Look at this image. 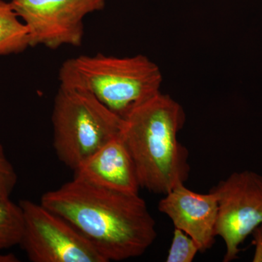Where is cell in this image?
<instances>
[{"instance_id": "15", "label": "cell", "mask_w": 262, "mask_h": 262, "mask_svg": "<svg viewBox=\"0 0 262 262\" xmlns=\"http://www.w3.org/2000/svg\"><path fill=\"white\" fill-rule=\"evenodd\" d=\"M20 261L19 258L17 257L13 253H7L3 254L0 253V262H18Z\"/></svg>"}, {"instance_id": "5", "label": "cell", "mask_w": 262, "mask_h": 262, "mask_svg": "<svg viewBox=\"0 0 262 262\" xmlns=\"http://www.w3.org/2000/svg\"><path fill=\"white\" fill-rule=\"evenodd\" d=\"M24 232L19 246L32 262H107L63 217L29 200L19 202Z\"/></svg>"}, {"instance_id": "2", "label": "cell", "mask_w": 262, "mask_h": 262, "mask_svg": "<svg viewBox=\"0 0 262 262\" xmlns=\"http://www.w3.org/2000/svg\"><path fill=\"white\" fill-rule=\"evenodd\" d=\"M185 120L182 106L162 93L124 120L121 137L141 188L164 195L189 178V152L178 140Z\"/></svg>"}, {"instance_id": "13", "label": "cell", "mask_w": 262, "mask_h": 262, "mask_svg": "<svg viewBox=\"0 0 262 262\" xmlns=\"http://www.w3.org/2000/svg\"><path fill=\"white\" fill-rule=\"evenodd\" d=\"M18 182V175L0 143V200L8 199Z\"/></svg>"}, {"instance_id": "7", "label": "cell", "mask_w": 262, "mask_h": 262, "mask_svg": "<svg viewBox=\"0 0 262 262\" xmlns=\"http://www.w3.org/2000/svg\"><path fill=\"white\" fill-rule=\"evenodd\" d=\"M15 13L28 29L30 47L58 49L79 47L84 37V19L102 10L106 0H11Z\"/></svg>"}, {"instance_id": "4", "label": "cell", "mask_w": 262, "mask_h": 262, "mask_svg": "<svg viewBox=\"0 0 262 262\" xmlns=\"http://www.w3.org/2000/svg\"><path fill=\"white\" fill-rule=\"evenodd\" d=\"M53 145L58 160L76 168L121 135L124 120L79 88L60 84L52 111Z\"/></svg>"}, {"instance_id": "8", "label": "cell", "mask_w": 262, "mask_h": 262, "mask_svg": "<svg viewBox=\"0 0 262 262\" xmlns=\"http://www.w3.org/2000/svg\"><path fill=\"white\" fill-rule=\"evenodd\" d=\"M158 209L170 219L175 228L195 241L200 252L213 246L218 213V202L213 192L196 193L180 184L164 194Z\"/></svg>"}, {"instance_id": "1", "label": "cell", "mask_w": 262, "mask_h": 262, "mask_svg": "<svg viewBox=\"0 0 262 262\" xmlns=\"http://www.w3.org/2000/svg\"><path fill=\"white\" fill-rule=\"evenodd\" d=\"M40 203L72 224L107 262L141 256L158 236L154 218L139 194L73 179L45 193Z\"/></svg>"}, {"instance_id": "14", "label": "cell", "mask_w": 262, "mask_h": 262, "mask_svg": "<svg viewBox=\"0 0 262 262\" xmlns=\"http://www.w3.org/2000/svg\"><path fill=\"white\" fill-rule=\"evenodd\" d=\"M252 244L254 246L253 262H262V224L253 231Z\"/></svg>"}, {"instance_id": "11", "label": "cell", "mask_w": 262, "mask_h": 262, "mask_svg": "<svg viewBox=\"0 0 262 262\" xmlns=\"http://www.w3.org/2000/svg\"><path fill=\"white\" fill-rule=\"evenodd\" d=\"M24 226L20 205L15 204L10 198L0 200V251L20 244Z\"/></svg>"}, {"instance_id": "3", "label": "cell", "mask_w": 262, "mask_h": 262, "mask_svg": "<svg viewBox=\"0 0 262 262\" xmlns=\"http://www.w3.org/2000/svg\"><path fill=\"white\" fill-rule=\"evenodd\" d=\"M60 84L85 90L125 120L136 108L160 94L163 75L144 55L115 57L82 55L63 62Z\"/></svg>"}, {"instance_id": "10", "label": "cell", "mask_w": 262, "mask_h": 262, "mask_svg": "<svg viewBox=\"0 0 262 262\" xmlns=\"http://www.w3.org/2000/svg\"><path fill=\"white\" fill-rule=\"evenodd\" d=\"M30 47L28 29L11 3L0 0V56L19 54Z\"/></svg>"}, {"instance_id": "9", "label": "cell", "mask_w": 262, "mask_h": 262, "mask_svg": "<svg viewBox=\"0 0 262 262\" xmlns=\"http://www.w3.org/2000/svg\"><path fill=\"white\" fill-rule=\"evenodd\" d=\"M74 171V178L112 190L139 194L135 163L121 135L91 155Z\"/></svg>"}, {"instance_id": "12", "label": "cell", "mask_w": 262, "mask_h": 262, "mask_svg": "<svg viewBox=\"0 0 262 262\" xmlns=\"http://www.w3.org/2000/svg\"><path fill=\"white\" fill-rule=\"evenodd\" d=\"M198 252H200V248L195 241L181 229L175 228L165 261L192 262Z\"/></svg>"}, {"instance_id": "6", "label": "cell", "mask_w": 262, "mask_h": 262, "mask_svg": "<svg viewBox=\"0 0 262 262\" xmlns=\"http://www.w3.org/2000/svg\"><path fill=\"white\" fill-rule=\"evenodd\" d=\"M210 192L218 202L215 235L225 242L223 261H234L245 239L262 224V175L248 170L234 172Z\"/></svg>"}]
</instances>
